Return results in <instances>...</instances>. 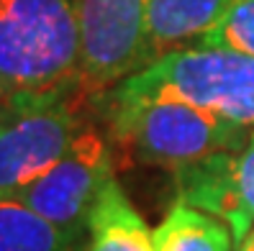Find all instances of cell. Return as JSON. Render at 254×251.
I'll return each instance as SVG.
<instances>
[{
	"mask_svg": "<svg viewBox=\"0 0 254 251\" xmlns=\"http://www.w3.org/2000/svg\"><path fill=\"white\" fill-rule=\"evenodd\" d=\"M74 0H0V110L82 98Z\"/></svg>",
	"mask_w": 254,
	"mask_h": 251,
	"instance_id": "6da1fadb",
	"label": "cell"
},
{
	"mask_svg": "<svg viewBox=\"0 0 254 251\" xmlns=\"http://www.w3.org/2000/svg\"><path fill=\"white\" fill-rule=\"evenodd\" d=\"M93 105L106 121L108 136L133 161L167 167L170 172L221 151H234L254 131L175 98L136 102L93 100Z\"/></svg>",
	"mask_w": 254,
	"mask_h": 251,
	"instance_id": "7a4b0ae2",
	"label": "cell"
},
{
	"mask_svg": "<svg viewBox=\"0 0 254 251\" xmlns=\"http://www.w3.org/2000/svg\"><path fill=\"white\" fill-rule=\"evenodd\" d=\"M175 98L254 128V56L188 47L170 51L139 75L93 100L136 102Z\"/></svg>",
	"mask_w": 254,
	"mask_h": 251,
	"instance_id": "3957f363",
	"label": "cell"
},
{
	"mask_svg": "<svg viewBox=\"0 0 254 251\" xmlns=\"http://www.w3.org/2000/svg\"><path fill=\"white\" fill-rule=\"evenodd\" d=\"M82 98H98L152 64L146 0H74Z\"/></svg>",
	"mask_w": 254,
	"mask_h": 251,
	"instance_id": "277c9868",
	"label": "cell"
},
{
	"mask_svg": "<svg viewBox=\"0 0 254 251\" xmlns=\"http://www.w3.org/2000/svg\"><path fill=\"white\" fill-rule=\"evenodd\" d=\"M113 174V151L108 136L93 126H82L69 149L16 200L26 202L52 226L67 233L87 236V218L103 185Z\"/></svg>",
	"mask_w": 254,
	"mask_h": 251,
	"instance_id": "5b68a950",
	"label": "cell"
},
{
	"mask_svg": "<svg viewBox=\"0 0 254 251\" xmlns=\"http://www.w3.org/2000/svg\"><path fill=\"white\" fill-rule=\"evenodd\" d=\"M74 100L0 110V198H16L69 149L82 128Z\"/></svg>",
	"mask_w": 254,
	"mask_h": 251,
	"instance_id": "8992f818",
	"label": "cell"
},
{
	"mask_svg": "<svg viewBox=\"0 0 254 251\" xmlns=\"http://www.w3.org/2000/svg\"><path fill=\"white\" fill-rule=\"evenodd\" d=\"M177 200L226 220L236 244L254 228V131L234 151L175 169Z\"/></svg>",
	"mask_w": 254,
	"mask_h": 251,
	"instance_id": "52a82bcc",
	"label": "cell"
},
{
	"mask_svg": "<svg viewBox=\"0 0 254 251\" xmlns=\"http://www.w3.org/2000/svg\"><path fill=\"white\" fill-rule=\"evenodd\" d=\"M85 251H154L152 228L131 205L116 174L103 185L87 218Z\"/></svg>",
	"mask_w": 254,
	"mask_h": 251,
	"instance_id": "ba28073f",
	"label": "cell"
},
{
	"mask_svg": "<svg viewBox=\"0 0 254 251\" xmlns=\"http://www.w3.org/2000/svg\"><path fill=\"white\" fill-rule=\"evenodd\" d=\"M229 0H146V26L152 62L170 51L195 47Z\"/></svg>",
	"mask_w": 254,
	"mask_h": 251,
	"instance_id": "9c48e42d",
	"label": "cell"
},
{
	"mask_svg": "<svg viewBox=\"0 0 254 251\" xmlns=\"http://www.w3.org/2000/svg\"><path fill=\"white\" fill-rule=\"evenodd\" d=\"M154 251H236V239L226 220L177 200L152 231Z\"/></svg>",
	"mask_w": 254,
	"mask_h": 251,
	"instance_id": "30bf717a",
	"label": "cell"
},
{
	"mask_svg": "<svg viewBox=\"0 0 254 251\" xmlns=\"http://www.w3.org/2000/svg\"><path fill=\"white\" fill-rule=\"evenodd\" d=\"M85 236L52 226L26 202L0 198V251H77Z\"/></svg>",
	"mask_w": 254,
	"mask_h": 251,
	"instance_id": "8fae6325",
	"label": "cell"
},
{
	"mask_svg": "<svg viewBox=\"0 0 254 251\" xmlns=\"http://www.w3.org/2000/svg\"><path fill=\"white\" fill-rule=\"evenodd\" d=\"M195 47L254 56V0H229L221 18L198 39Z\"/></svg>",
	"mask_w": 254,
	"mask_h": 251,
	"instance_id": "7c38bea8",
	"label": "cell"
},
{
	"mask_svg": "<svg viewBox=\"0 0 254 251\" xmlns=\"http://www.w3.org/2000/svg\"><path fill=\"white\" fill-rule=\"evenodd\" d=\"M236 251H254V228H252V231L244 236L242 241L236 244Z\"/></svg>",
	"mask_w": 254,
	"mask_h": 251,
	"instance_id": "4fadbf2b",
	"label": "cell"
},
{
	"mask_svg": "<svg viewBox=\"0 0 254 251\" xmlns=\"http://www.w3.org/2000/svg\"><path fill=\"white\" fill-rule=\"evenodd\" d=\"M77 251H85V246H82V249H77Z\"/></svg>",
	"mask_w": 254,
	"mask_h": 251,
	"instance_id": "5bb4252c",
	"label": "cell"
}]
</instances>
